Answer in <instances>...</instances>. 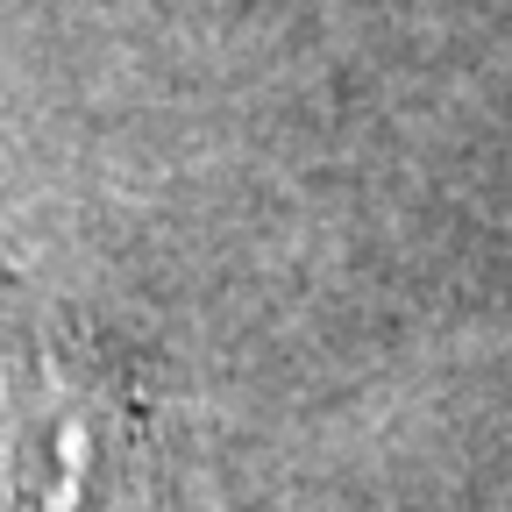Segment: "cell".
I'll list each match as a JSON object with an SVG mask.
<instances>
[{
    "label": "cell",
    "instance_id": "1",
    "mask_svg": "<svg viewBox=\"0 0 512 512\" xmlns=\"http://www.w3.org/2000/svg\"><path fill=\"white\" fill-rule=\"evenodd\" d=\"M157 420L86 328L0 320V512H150Z\"/></svg>",
    "mask_w": 512,
    "mask_h": 512
}]
</instances>
